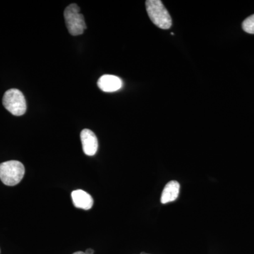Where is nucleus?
I'll return each mask as SVG.
<instances>
[{
    "label": "nucleus",
    "mask_w": 254,
    "mask_h": 254,
    "mask_svg": "<svg viewBox=\"0 0 254 254\" xmlns=\"http://www.w3.org/2000/svg\"><path fill=\"white\" fill-rule=\"evenodd\" d=\"M145 6L148 16L155 26L165 30L171 28V16L161 1L148 0L145 1Z\"/></svg>",
    "instance_id": "obj_1"
},
{
    "label": "nucleus",
    "mask_w": 254,
    "mask_h": 254,
    "mask_svg": "<svg viewBox=\"0 0 254 254\" xmlns=\"http://www.w3.org/2000/svg\"><path fill=\"white\" fill-rule=\"evenodd\" d=\"M25 168L21 162L9 160L0 164V180L6 186H15L22 180Z\"/></svg>",
    "instance_id": "obj_2"
},
{
    "label": "nucleus",
    "mask_w": 254,
    "mask_h": 254,
    "mask_svg": "<svg viewBox=\"0 0 254 254\" xmlns=\"http://www.w3.org/2000/svg\"><path fill=\"white\" fill-rule=\"evenodd\" d=\"M65 22L70 34L76 36L81 35L86 28L84 17L80 13V8L76 4L68 5L64 12Z\"/></svg>",
    "instance_id": "obj_3"
},
{
    "label": "nucleus",
    "mask_w": 254,
    "mask_h": 254,
    "mask_svg": "<svg viewBox=\"0 0 254 254\" xmlns=\"http://www.w3.org/2000/svg\"><path fill=\"white\" fill-rule=\"evenodd\" d=\"M2 103L6 110L14 116L24 115L27 109L24 95L16 88L8 90L4 93Z\"/></svg>",
    "instance_id": "obj_4"
},
{
    "label": "nucleus",
    "mask_w": 254,
    "mask_h": 254,
    "mask_svg": "<svg viewBox=\"0 0 254 254\" xmlns=\"http://www.w3.org/2000/svg\"><path fill=\"white\" fill-rule=\"evenodd\" d=\"M81 140L83 153L88 156L96 154L98 148L97 137L91 130L85 128L81 133Z\"/></svg>",
    "instance_id": "obj_5"
},
{
    "label": "nucleus",
    "mask_w": 254,
    "mask_h": 254,
    "mask_svg": "<svg viewBox=\"0 0 254 254\" xmlns=\"http://www.w3.org/2000/svg\"><path fill=\"white\" fill-rule=\"evenodd\" d=\"M98 86L105 93H113L123 88V81L121 78L114 75H103L98 79Z\"/></svg>",
    "instance_id": "obj_6"
},
{
    "label": "nucleus",
    "mask_w": 254,
    "mask_h": 254,
    "mask_svg": "<svg viewBox=\"0 0 254 254\" xmlns=\"http://www.w3.org/2000/svg\"><path fill=\"white\" fill-rule=\"evenodd\" d=\"M71 198L76 208L90 210L93 207V198L89 193L83 190H73L71 193Z\"/></svg>",
    "instance_id": "obj_7"
},
{
    "label": "nucleus",
    "mask_w": 254,
    "mask_h": 254,
    "mask_svg": "<svg viewBox=\"0 0 254 254\" xmlns=\"http://www.w3.org/2000/svg\"><path fill=\"white\" fill-rule=\"evenodd\" d=\"M180 185L177 181L168 182L163 189L161 195V203L163 204L173 202L177 199L180 193Z\"/></svg>",
    "instance_id": "obj_8"
},
{
    "label": "nucleus",
    "mask_w": 254,
    "mask_h": 254,
    "mask_svg": "<svg viewBox=\"0 0 254 254\" xmlns=\"http://www.w3.org/2000/svg\"><path fill=\"white\" fill-rule=\"evenodd\" d=\"M244 31L250 34H254V14L246 18L242 23Z\"/></svg>",
    "instance_id": "obj_9"
},
{
    "label": "nucleus",
    "mask_w": 254,
    "mask_h": 254,
    "mask_svg": "<svg viewBox=\"0 0 254 254\" xmlns=\"http://www.w3.org/2000/svg\"><path fill=\"white\" fill-rule=\"evenodd\" d=\"M84 253L85 254H94V250H92V249H88Z\"/></svg>",
    "instance_id": "obj_10"
},
{
    "label": "nucleus",
    "mask_w": 254,
    "mask_h": 254,
    "mask_svg": "<svg viewBox=\"0 0 254 254\" xmlns=\"http://www.w3.org/2000/svg\"><path fill=\"white\" fill-rule=\"evenodd\" d=\"M73 254H85V253H84V252H75V253H73Z\"/></svg>",
    "instance_id": "obj_11"
},
{
    "label": "nucleus",
    "mask_w": 254,
    "mask_h": 254,
    "mask_svg": "<svg viewBox=\"0 0 254 254\" xmlns=\"http://www.w3.org/2000/svg\"><path fill=\"white\" fill-rule=\"evenodd\" d=\"M141 254H147L143 253H143H141Z\"/></svg>",
    "instance_id": "obj_12"
}]
</instances>
